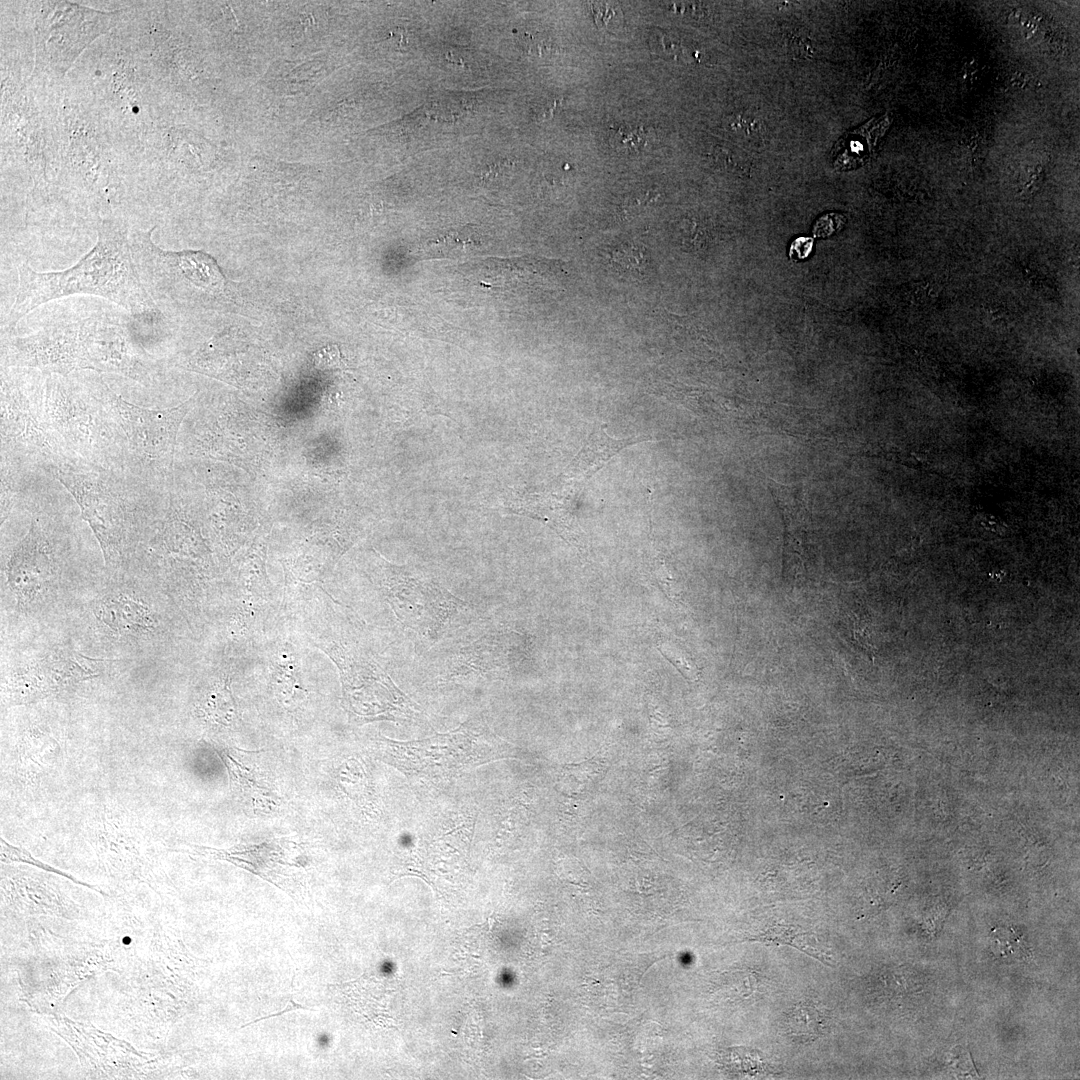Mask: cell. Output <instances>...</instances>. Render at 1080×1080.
I'll list each match as a JSON object with an SVG mask.
<instances>
[{
    "label": "cell",
    "instance_id": "cell-1",
    "mask_svg": "<svg viewBox=\"0 0 1080 1080\" xmlns=\"http://www.w3.org/2000/svg\"><path fill=\"white\" fill-rule=\"evenodd\" d=\"M18 279L14 303L5 321L7 331L41 304L76 294L103 297L131 316L160 311L138 274L128 225L118 217L101 220L95 245L72 267L37 272L23 263L18 267Z\"/></svg>",
    "mask_w": 1080,
    "mask_h": 1080
},
{
    "label": "cell",
    "instance_id": "cell-2",
    "mask_svg": "<svg viewBox=\"0 0 1080 1080\" xmlns=\"http://www.w3.org/2000/svg\"><path fill=\"white\" fill-rule=\"evenodd\" d=\"M103 381L81 382L49 375L44 385L42 418L49 432L67 448L103 464L124 452V438L107 403Z\"/></svg>",
    "mask_w": 1080,
    "mask_h": 1080
},
{
    "label": "cell",
    "instance_id": "cell-3",
    "mask_svg": "<svg viewBox=\"0 0 1080 1080\" xmlns=\"http://www.w3.org/2000/svg\"><path fill=\"white\" fill-rule=\"evenodd\" d=\"M103 392L124 438V459L141 475L157 477L171 470L176 437L192 406L150 409L124 400L103 383Z\"/></svg>",
    "mask_w": 1080,
    "mask_h": 1080
},
{
    "label": "cell",
    "instance_id": "cell-4",
    "mask_svg": "<svg viewBox=\"0 0 1080 1080\" xmlns=\"http://www.w3.org/2000/svg\"><path fill=\"white\" fill-rule=\"evenodd\" d=\"M118 11H99L67 1H46L36 18V67L64 75L80 53L116 21Z\"/></svg>",
    "mask_w": 1080,
    "mask_h": 1080
},
{
    "label": "cell",
    "instance_id": "cell-5",
    "mask_svg": "<svg viewBox=\"0 0 1080 1080\" xmlns=\"http://www.w3.org/2000/svg\"><path fill=\"white\" fill-rule=\"evenodd\" d=\"M379 586L398 621L430 642L467 608L462 599L407 567L384 564Z\"/></svg>",
    "mask_w": 1080,
    "mask_h": 1080
},
{
    "label": "cell",
    "instance_id": "cell-6",
    "mask_svg": "<svg viewBox=\"0 0 1080 1080\" xmlns=\"http://www.w3.org/2000/svg\"><path fill=\"white\" fill-rule=\"evenodd\" d=\"M84 369L119 374L142 384L157 375V360L131 315L100 314L80 320Z\"/></svg>",
    "mask_w": 1080,
    "mask_h": 1080
},
{
    "label": "cell",
    "instance_id": "cell-7",
    "mask_svg": "<svg viewBox=\"0 0 1080 1080\" xmlns=\"http://www.w3.org/2000/svg\"><path fill=\"white\" fill-rule=\"evenodd\" d=\"M68 490L90 525L106 561L118 558L126 532L127 505L121 487L106 471H74L49 468Z\"/></svg>",
    "mask_w": 1080,
    "mask_h": 1080
},
{
    "label": "cell",
    "instance_id": "cell-8",
    "mask_svg": "<svg viewBox=\"0 0 1080 1080\" xmlns=\"http://www.w3.org/2000/svg\"><path fill=\"white\" fill-rule=\"evenodd\" d=\"M329 654L340 669L347 709L356 721L406 720L417 713L410 699L373 659L342 647Z\"/></svg>",
    "mask_w": 1080,
    "mask_h": 1080
},
{
    "label": "cell",
    "instance_id": "cell-9",
    "mask_svg": "<svg viewBox=\"0 0 1080 1080\" xmlns=\"http://www.w3.org/2000/svg\"><path fill=\"white\" fill-rule=\"evenodd\" d=\"M2 352L6 364L35 368L48 376L84 370L80 321L56 322L26 336L6 338Z\"/></svg>",
    "mask_w": 1080,
    "mask_h": 1080
},
{
    "label": "cell",
    "instance_id": "cell-10",
    "mask_svg": "<svg viewBox=\"0 0 1080 1080\" xmlns=\"http://www.w3.org/2000/svg\"><path fill=\"white\" fill-rule=\"evenodd\" d=\"M478 738L471 727L462 724L455 731L419 741L399 742L380 737L376 745L380 758L387 763L407 771H423L427 767L452 769L468 763Z\"/></svg>",
    "mask_w": 1080,
    "mask_h": 1080
},
{
    "label": "cell",
    "instance_id": "cell-11",
    "mask_svg": "<svg viewBox=\"0 0 1080 1080\" xmlns=\"http://www.w3.org/2000/svg\"><path fill=\"white\" fill-rule=\"evenodd\" d=\"M38 412L20 386L2 374V444H14L36 452L49 448L51 437L43 418L36 414Z\"/></svg>",
    "mask_w": 1080,
    "mask_h": 1080
},
{
    "label": "cell",
    "instance_id": "cell-12",
    "mask_svg": "<svg viewBox=\"0 0 1080 1080\" xmlns=\"http://www.w3.org/2000/svg\"><path fill=\"white\" fill-rule=\"evenodd\" d=\"M520 636L513 632H491L462 647L450 661L452 677L471 674L488 676L504 673L515 662Z\"/></svg>",
    "mask_w": 1080,
    "mask_h": 1080
},
{
    "label": "cell",
    "instance_id": "cell-13",
    "mask_svg": "<svg viewBox=\"0 0 1080 1080\" xmlns=\"http://www.w3.org/2000/svg\"><path fill=\"white\" fill-rule=\"evenodd\" d=\"M77 653L60 651L42 659L18 676L20 694L25 698L45 696L95 676L94 660Z\"/></svg>",
    "mask_w": 1080,
    "mask_h": 1080
},
{
    "label": "cell",
    "instance_id": "cell-14",
    "mask_svg": "<svg viewBox=\"0 0 1080 1080\" xmlns=\"http://www.w3.org/2000/svg\"><path fill=\"white\" fill-rule=\"evenodd\" d=\"M785 526L784 569L793 581L802 578L806 561L808 509L803 492L796 486L769 484Z\"/></svg>",
    "mask_w": 1080,
    "mask_h": 1080
},
{
    "label": "cell",
    "instance_id": "cell-15",
    "mask_svg": "<svg viewBox=\"0 0 1080 1080\" xmlns=\"http://www.w3.org/2000/svg\"><path fill=\"white\" fill-rule=\"evenodd\" d=\"M51 559L37 525L14 548L7 565L8 582L19 598H30L51 574Z\"/></svg>",
    "mask_w": 1080,
    "mask_h": 1080
},
{
    "label": "cell",
    "instance_id": "cell-16",
    "mask_svg": "<svg viewBox=\"0 0 1080 1080\" xmlns=\"http://www.w3.org/2000/svg\"><path fill=\"white\" fill-rule=\"evenodd\" d=\"M890 125L887 114L872 118L862 126L842 136L830 154L832 165L837 170H851L864 165L874 152L878 140Z\"/></svg>",
    "mask_w": 1080,
    "mask_h": 1080
},
{
    "label": "cell",
    "instance_id": "cell-17",
    "mask_svg": "<svg viewBox=\"0 0 1080 1080\" xmlns=\"http://www.w3.org/2000/svg\"><path fill=\"white\" fill-rule=\"evenodd\" d=\"M648 440H651L648 436H631L622 439L611 437L606 432V424H602L589 435L582 449L568 466V474L575 478L588 479L626 446Z\"/></svg>",
    "mask_w": 1080,
    "mask_h": 1080
},
{
    "label": "cell",
    "instance_id": "cell-18",
    "mask_svg": "<svg viewBox=\"0 0 1080 1080\" xmlns=\"http://www.w3.org/2000/svg\"><path fill=\"white\" fill-rule=\"evenodd\" d=\"M218 753L228 769L232 784L254 811L270 813L278 808L276 797L269 789L261 787L253 773L235 759L233 752L222 750Z\"/></svg>",
    "mask_w": 1080,
    "mask_h": 1080
},
{
    "label": "cell",
    "instance_id": "cell-19",
    "mask_svg": "<svg viewBox=\"0 0 1080 1080\" xmlns=\"http://www.w3.org/2000/svg\"><path fill=\"white\" fill-rule=\"evenodd\" d=\"M101 606V617L115 630H139L150 626L149 612L145 607L126 598L109 599Z\"/></svg>",
    "mask_w": 1080,
    "mask_h": 1080
},
{
    "label": "cell",
    "instance_id": "cell-20",
    "mask_svg": "<svg viewBox=\"0 0 1080 1080\" xmlns=\"http://www.w3.org/2000/svg\"><path fill=\"white\" fill-rule=\"evenodd\" d=\"M789 1033L800 1041L817 1038L824 1029V1017L809 1003L797 1004L788 1014Z\"/></svg>",
    "mask_w": 1080,
    "mask_h": 1080
},
{
    "label": "cell",
    "instance_id": "cell-21",
    "mask_svg": "<svg viewBox=\"0 0 1080 1080\" xmlns=\"http://www.w3.org/2000/svg\"><path fill=\"white\" fill-rule=\"evenodd\" d=\"M611 263L622 273L641 276L648 268L649 256L640 244H618L609 257Z\"/></svg>",
    "mask_w": 1080,
    "mask_h": 1080
},
{
    "label": "cell",
    "instance_id": "cell-22",
    "mask_svg": "<svg viewBox=\"0 0 1080 1080\" xmlns=\"http://www.w3.org/2000/svg\"><path fill=\"white\" fill-rule=\"evenodd\" d=\"M608 140L615 151L633 154L647 146L648 133L641 126L622 123L608 129Z\"/></svg>",
    "mask_w": 1080,
    "mask_h": 1080
},
{
    "label": "cell",
    "instance_id": "cell-23",
    "mask_svg": "<svg viewBox=\"0 0 1080 1080\" xmlns=\"http://www.w3.org/2000/svg\"><path fill=\"white\" fill-rule=\"evenodd\" d=\"M805 935L806 934L804 932L797 931V929L795 927L784 926V925L777 924V925L770 926L769 928L764 930L762 933L752 937L751 940L755 941V942H761V943H764V944H767V945H770V944L790 945V946H793V947L805 952L806 954H808L810 956L816 957L821 962L826 963L827 965H829L827 960H825L823 958V957H826V956L821 955L816 950L810 949L805 943L802 942V940H798V939L804 937Z\"/></svg>",
    "mask_w": 1080,
    "mask_h": 1080
},
{
    "label": "cell",
    "instance_id": "cell-24",
    "mask_svg": "<svg viewBox=\"0 0 1080 1080\" xmlns=\"http://www.w3.org/2000/svg\"><path fill=\"white\" fill-rule=\"evenodd\" d=\"M209 713L222 724L229 725L236 714L235 705L227 686L210 695Z\"/></svg>",
    "mask_w": 1080,
    "mask_h": 1080
},
{
    "label": "cell",
    "instance_id": "cell-25",
    "mask_svg": "<svg viewBox=\"0 0 1080 1080\" xmlns=\"http://www.w3.org/2000/svg\"><path fill=\"white\" fill-rule=\"evenodd\" d=\"M591 14L594 22L600 29L610 30L622 23L623 14L620 8L607 2L590 3Z\"/></svg>",
    "mask_w": 1080,
    "mask_h": 1080
},
{
    "label": "cell",
    "instance_id": "cell-26",
    "mask_svg": "<svg viewBox=\"0 0 1080 1080\" xmlns=\"http://www.w3.org/2000/svg\"><path fill=\"white\" fill-rule=\"evenodd\" d=\"M658 650L682 673L683 676L689 679L695 677V667L682 650L667 643L658 646Z\"/></svg>",
    "mask_w": 1080,
    "mask_h": 1080
},
{
    "label": "cell",
    "instance_id": "cell-27",
    "mask_svg": "<svg viewBox=\"0 0 1080 1080\" xmlns=\"http://www.w3.org/2000/svg\"><path fill=\"white\" fill-rule=\"evenodd\" d=\"M846 223V218L839 213H826L820 216L814 226L813 235L817 238H826L840 231Z\"/></svg>",
    "mask_w": 1080,
    "mask_h": 1080
},
{
    "label": "cell",
    "instance_id": "cell-28",
    "mask_svg": "<svg viewBox=\"0 0 1080 1080\" xmlns=\"http://www.w3.org/2000/svg\"><path fill=\"white\" fill-rule=\"evenodd\" d=\"M813 247V239L810 237H799L795 239L790 247L789 255L791 258L794 256L798 259H805L811 252Z\"/></svg>",
    "mask_w": 1080,
    "mask_h": 1080
},
{
    "label": "cell",
    "instance_id": "cell-29",
    "mask_svg": "<svg viewBox=\"0 0 1080 1080\" xmlns=\"http://www.w3.org/2000/svg\"><path fill=\"white\" fill-rule=\"evenodd\" d=\"M296 1009H304V1010H310L311 1008H309V1007H305V1006H302L301 1004H298V1003H296V1002L294 1001V999H293V998L291 997V998H290V1000H289V1002H288V1004H287V1006H286V1008H285L284 1010H282V1011H280V1012H278V1013H273V1014H270V1015H267V1016H264V1017L258 1018V1019L254 1020V1021H251V1022H249V1023H246V1024H245V1025H243V1026H242L241 1028H243V1027H245V1026H249V1025H251V1024H254V1023L258 1022V1021H261V1020H265V1019H267V1018H271V1017H278V1016H281V1015H283V1014H285V1013H287V1012H289V1011H292V1010H296Z\"/></svg>",
    "mask_w": 1080,
    "mask_h": 1080
}]
</instances>
